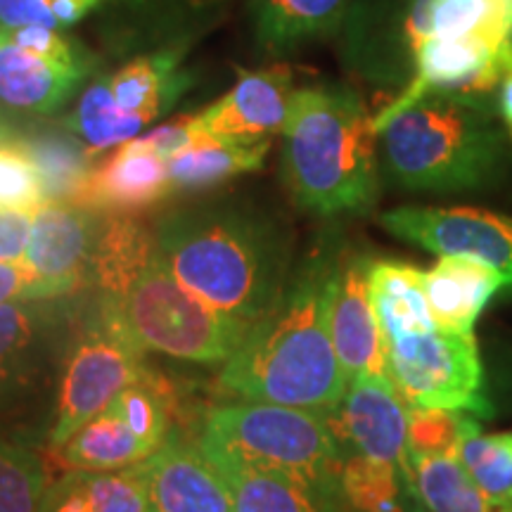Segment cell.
Segmentation results:
<instances>
[{
  "label": "cell",
  "mask_w": 512,
  "mask_h": 512,
  "mask_svg": "<svg viewBox=\"0 0 512 512\" xmlns=\"http://www.w3.org/2000/svg\"><path fill=\"white\" fill-rule=\"evenodd\" d=\"M268 150H271V140L242 145L197 136L188 150L166 159L171 188L174 192L209 190L235 176L252 174L264 166Z\"/></svg>",
  "instance_id": "cb8c5ba5"
},
{
  "label": "cell",
  "mask_w": 512,
  "mask_h": 512,
  "mask_svg": "<svg viewBox=\"0 0 512 512\" xmlns=\"http://www.w3.org/2000/svg\"><path fill=\"white\" fill-rule=\"evenodd\" d=\"M157 448L140 441L110 408L74 432L67 444L55 448L64 470H124L150 458Z\"/></svg>",
  "instance_id": "d4e9b609"
},
{
  "label": "cell",
  "mask_w": 512,
  "mask_h": 512,
  "mask_svg": "<svg viewBox=\"0 0 512 512\" xmlns=\"http://www.w3.org/2000/svg\"><path fill=\"white\" fill-rule=\"evenodd\" d=\"M171 406H174V399L166 392L164 380L145 370V375L136 384L126 387L107 408L140 441L159 448L171 434Z\"/></svg>",
  "instance_id": "f546056e"
},
{
  "label": "cell",
  "mask_w": 512,
  "mask_h": 512,
  "mask_svg": "<svg viewBox=\"0 0 512 512\" xmlns=\"http://www.w3.org/2000/svg\"><path fill=\"white\" fill-rule=\"evenodd\" d=\"M370 256L339 252L328 287V328L347 382L387 375V344L370 297Z\"/></svg>",
  "instance_id": "5bb4252c"
},
{
  "label": "cell",
  "mask_w": 512,
  "mask_h": 512,
  "mask_svg": "<svg viewBox=\"0 0 512 512\" xmlns=\"http://www.w3.org/2000/svg\"><path fill=\"white\" fill-rule=\"evenodd\" d=\"M24 27H46L60 31L46 0H0V31Z\"/></svg>",
  "instance_id": "74e56055"
},
{
  "label": "cell",
  "mask_w": 512,
  "mask_h": 512,
  "mask_svg": "<svg viewBox=\"0 0 512 512\" xmlns=\"http://www.w3.org/2000/svg\"><path fill=\"white\" fill-rule=\"evenodd\" d=\"M200 451L228 484L233 512H342L335 491L254 467L207 441H200Z\"/></svg>",
  "instance_id": "ffe728a7"
},
{
  "label": "cell",
  "mask_w": 512,
  "mask_h": 512,
  "mask_svg": "<svg viewBox=\"0 0 512 512\" xmlns=\"http://www.w3.org/2000/svg\"><path fill=\"white\" fill-rule=\"evenodd\" d=\"M387 174L406 190L465 192L494 183L505 162V128L482 95L425 93L375 114Z\"/></svg>",
  "instance_id": "277c9868"
},
{
  "label": "cell",
  "mask_w": 512,
  "mask_h": 512,
  "mask_svg": "<svg viewBox=\"0 0 512 512\" xmlns=\"http://www.w3.org/2000/svg\"><path fill=\"white\" fill-rule=\"evenodd\" d=\"M38 512H152L138 465L124 470H67L46 486Z\"/></svg>",
  "instance_id": "7402d4cb"
},
{
  "label": "cell",
  "mask_w": 512,
  "mask_h": 512,
  "mask_svg": "<svg viewBox=\"0 0 512 512\" xmlns=\"http://www.w3.org/2000/svg\"><path fill=\"white\" fill-rule=\"evenodd\" d=\"M475 415L444 408H408V453L411 458H458L463 439L479 430Z\"/></svg>",
  "instance_id": "1f68e13d"
},
{
  "label": "cell",
  "mask_w": 512,
  "mask_h": 512,
  "mask_svg": "<svg viewBox=\"0 0 512 512\" xmlns=\"http://www.w3.org/2000/svg\"><path fill=\"white\" fill-rule=\"evenodd\" d=\"M496 112L501 117V124L512 140V46L505 50L501 81L496 88Z\"/></svg>",
  "instance_id": "f35d334b"
},
{
  "label": "cell",
  "mask_w": 512,
  "mask_h": 512,
  "mask_svg": "<svg viewBox=\"0 0 512 512\" xmlns=\"http://www.w3.org/2000/svg\"><path fill=\"white\" fill-rule=\"evenodd\" d=\"M143 143L150 147L152 152H157L159 157L171 159L176 157L178 152L188 150V147L197 140L195 124H192V114L188 117H176L166 124L152 128L145 136H138Z\"/></svg>",
  "instance_id": "d590c367"
},
{
  "label": "cell",
  "mask_w": 512,
  "mask_h": 512,
  "mask_svg": "<svg viewBox=\"0 0 512 512\" xmlns=\"http://www.w3.org/2000/svg\"><path fill=\"white\" fill-rule=\"evenodd\" d=\"M152 512H233L228 484L181 434L171 432L164 444L138 463Z\"/></svg>",
  "instance_id": "ac0fdd59"
},
{
  "label": "cell",
  "mask_w": 512,
  "mask_h": 512,
  "mask_svg": "<svg viewBox=\"0 0 512 512\" xmlns=\"http://www.w3.org/2000/svg\"><path fill=\"white\" fill-rule=\"evenodd\" d=\"M370 297L384 344L437 328L422 287V271L411 264L392 259L370 261Z\"/></svg>",
  "instance_id": "603a6c76"
},
{
  "label": "cell",
  "mask_w": 512,
  "mask_h": 512,
  "mask_svg": "<svg viewBox=\"0 0 512 512\" xmlns=\"http://www.w3.org/2000/svg\"><path fill=\"white\" fill-rule=\"evenodd\" d=\"M183 57V48H164L126 62L114 74L98 76L88 83L62 126L91 155L138 138L147 124L169 112L188 91L192 79L181 69Z\"/></svg>",
  "instance_id": "ba28073f"
},
{
  "label": "cell",
  "mask_w": 512,
  "mask_h": 512,
  "mask_svg": "<svg viewBox=\"0 0 512 512\" xmlns=\"http://www.w3.org/2000/svg\"><path fill=\"white\" fill-rule=\"evenodd\" d=\"M503 512H512V510L510 508H503Z\"/></svg>",
  "instance_id": "ab89813d"
},
{
  "label": "cell",
  "mask_w": 512,
  "mask_h": 512,
  "mask_svg": "<svg viewBox=\"0 0 512 512\" xmlns=\"http://www.w3.org/2000/svg\"><path fill=\"white\" fill-rule=\"evenodd\" d=\"M349 3L351 0H249V10L261 46L290 50L335 29Z\"/></svg>",
  "instance_id": "484cf974"
},
{
  "label": "cell",
  "mask_w": 512,
  "mask_h": 512,
  "mask_svg": "<svg viewBox=\"0 0 512 512\" xmlns=\"http://www.w3.org/2000/svg\"><path fill=\"white\" fill-rule=\"evenodd\" d=\"M339 252L306 256L280 304L247 332L223 363L221 387L256 403L332 413L347 394V375L328 328V287Z\"/></svg>",
  "instance_id": "7a4b0ae2"
},
{
  "label": "cell",
  "mask_w": 512,
  "mask_h": 512,
  "mask_svg": "<svg viewBox=\"0 0 512 512\" xmlns=\"http://www.w3.org/2000/svg\"><path fill=\"white\" fill-rule=\"evenodd\" d=\"M200 441L254 467L339 494V475L347 458L339 451L328 413L256 401L226 403L207 413Z\"/></svg>",
  "instance_id": "5b68a950"
},
{
  "label": "cell",
  "mask_w": 512,
  "mask_h": 512,
  "mask_svg": "<svg viewBox=\"0 0 512 512\" xmlns=\"http://www.w3.org/2000/svg\"><path fill=\"white\" fill-rule=\"evenodd\" d=\"M294 74L287 64L240 72L230 91L200 114H192L197 136L254 145L283 133L294 98Z\"/></svg>",
  "instance_id": "2e32d148"
},
{
  "label": "cell",
  "mask_w": 512,
  "mask_h": 512,
  "mask_svg": "<svg viewBox=\"0 0 512 512\" xmlns=\"http://www.w3.org/2000/svg\"><path fill=\"white\" fill-rule=\"evenodd\" d=\"M112 302L145 351L197 366L226 363L249 332L185 290L157 252Z\"/></svg>",
  "instance_id": "52a82bcc"
},
{
  "label": "cell",
  "mask_w": 512,
  "mask_h": 512,
  "mask_svg": "<svg viewBox=\"0 0 512 512\" xmlns=\"http://www.w3.org/2000/svg\"><path fill=\"white\" fill-rule=\"evenodd\" d=\"M413 489L432 512H494L498 505L479 489L460 458H411Z\"/></svg>",
  "instance_id": "83f0119b"
},
{
  "label": "cell",
  "mask_w": 512,
  "mask_h": 512,
  "mask_svg": "<svg viewBox=\"0 0 512 512\" xmlns=\"http://www.w3.org/2000/svg\"><path fill=\"white\" fill-rule=\"evenodd\" d=\"M394 238L437 256H470L512 287V216L472 207H401L380 216Z\"/></svg>",
  "instance_id": "8fae6325"
},
{
  "label": "cell",
  "mask_w": 512,
  "mask_h": 512,
  "mask_svg": "<svg viewBox=\"0 0 512 512\" xmlns=\"http://www.w3.org/2000/svg\"><path fill=\"white\" fill-rule=\"evenodd\" d=\"M93 55L76 38L57 50L17 46L0 31V102L29 114H57L93 72Z\"/></svg>",
  "instance_id": "4fadbf2b"
},
{
  "label": "cell",
  "mask_w": 512,
  "mask_h": 512,
  "mask_svg": "<svg viewBox=\"0 0 512 512\" xmlns=\"http://www.w3.org/2000/svg\"><path fill=\"white\" fill-rule=\"evenodd\" d=\"M145 370V349L112 299L95 292L83 306H74L48 437L53 451L136 384Z\"/></svg>",
  "instance_id": "8992f818"
},
{
  "label": "cell",
  "mask_w": 512,
  "mask_h": 512,
  "mask_svg": "<svg viewBox=\"0 0 512 512\" xmlns=\"http://www.w3.org/2000/svg\"><path fill=\"white\" fill-rule=\"evenodd\" d=\"M34 164L46 200L76 202L91 176V152L72 133H48L15 145Z\"/></svg>",
  "instance_id": "4316f807"
},
{
  "label": "cell",
  "mask_w": 512,
  "mask_h": 512,
  "mask_svg": "<svg viewBox=\"0 0 512 512\" xmlns=\"http://www.w3.org/2000/svg\"><path fill=\"white\" fill-rule=\"evenodd\" d=\"M422 287L439 330L475 335L477 318L503 290L505 278L470 256H439L430 271H422Z\"/></svg>",
  "instance_id": "44dd1931"
},
{
  "label": "cell",
  "mask_w": 512,
  "mask_h": 512,
  "mask_svg": "<svg viewBox=\"0 0 512 512\" xmlns=\"http://www.w3.org/2000/svg\"><path fill=\"white\" fill-rule=\"evenodd\" d=\"M157 254L211 309L252 330L290 285V242L259 209L211 202L166 211L155 223Z\"/></svg>",
  "instance_id": "6da1fadb"
},
{
  "label": "cell",
  "mask_w": 512,
  "mask_h": 512,
  "mask_svg": "<svg viewBox=\"0 0 512 512\" xmlns=\"http://www.w3.org/2000/svg\"><path fill=\"white\" fill-rule=\"evenodd\" d=\"M31 221L29 209H0V261L27 259Z\"/></svg>",
  "instance_id": "e575fe53"
},
{
  "label": "cell",
  "mask_w": 512,
  "mask_h": 512,
  "mask_svg": "<svg viewBox=\"0 0 512 512\" xmlns=\"http://www.w3.org/2000/svg\"><path fill=\"white\" fill-rule=\"evenodd\" d=\"M375 140V117L354 88L339 83L297 88L280 157L292 200L323 219L373 209Z\"/></svg>",
  "instance_id": "3957f363"
},
{
  "label": "cell",
  "mask_w": 512,
  "mask_h": 512,
  "mask_svg": "<svg viewBox=\"0 0 512 512\" xmlns=\"http://www.w3.org/2000/svg\"><path fill=\"white\" fill-rule=\"evenodd\" d=\"M41 302L38 275L27 261H0V304Z\"/></svg>",
  "instance_id": "8d00e7d4"
},
{
  "label": "cell",
  "mask_w": 512,
  "mask_h": 512,
  "mask_svg": "<svg viewBox=\"0 0 512 512\" xmlns=\"http://www.w3.org/2000/svg\"><path fill=\"white\" fill-rule=\"evenodd\" d=\"M328 415L339 441H349L361 456L394 465L413 486L408 406L387 375L354 377L342 403Z\"/></svg>",
  "instance_id": "9a60e30c"
},
{
  "label": "cell",
  "mask_w": 512,
  "mask_h": 512,
  "mask_svg": "<svg viewBox=\"0 0 512 512\" xmlns=\"http://www.w3.org/2000/svg\"><path fill=\"white\" fill-rule=\"evenodd\" d=\"M46 486L41 458L0 437V512H38Z\"/></svg>",
  "instance_id": "d6a6232c"
},
{
  "label": "cell",
  "mask_w": 512,
  "mask_h": 512,
  "mask_svg": "<svg viewBox=\"0 0 512 512\" xmlns=\"http://www.w3.org/2000/svg\"><path fill=\"white\" fill-rule=\"evenodd\" d=\"M403 482L406 479L394 465L356 453L344 460L339 494L356 512H401Z\"/></svg>",
  "instance_id": "f1b7e54d"
},
{
  "label": "cell",
  "mask_w": 512,
  "mask_h": 512,
  "mask_svg": "<svg viewBox=\"0 0 512 512\" xmlns=\"http://www.w3.org/2000/svg\"><path fill=\"white\" fill-rule=\"evenodd\" d=\"M387 377L408 408H444L477 418L494 413L484 392L475 335L434 328L387 342Z\"/></svg>",
  "instance_id": "9c48e42d"
},
{
  "label": "cell",
  "mask_w": 512,
  "mask_h": 512,
  "mask_svg": "<svg viewBox=\"0 0 512 512\" xmlns=\"http://www.w3.org/2000/svg\"><path fill=\"white\" fill-rule=\"evenodd\" d=\"M460 463L470 472L479 489L498 508L512 505V432L482 434L470 432L458 453Z\"/></svg>",
  "instance_id": "4dcf8cb0"
},
{
  "label": "cell",
  "mask_w": 512,
  "mask_h": 512,
  "mask_svg": "<svg viewBox=\"0 0 512 512\" xmlns=\"http://www.w3.org/2000/svg\"><path fill=\"white\" fill-rule=\"evenodd\" d=\"M408 48L441 43L491 62L512 46V0H411Z\"/></svg>",
  "instance_id": "e0dca14e"
},
{
  "label": "cell",
  "mask_w": 512,
  "mask_h": 512,
  "mask_svg": "<svg viewBox=\"0 0 512 512\" xmlns=\"http://www.w3.org/2000/svg\"><path fill=\"white\" fill-rule=\"evenodd\" d=\"M72 313L64 299L0 304V418L29 408L60 373Z\"/></svg>",
  "instance_id": "30bf717a"
},
{
  "label": "cell",
  "mask_w": 512,
  "mask_h": 512,
  "mask_svg": "<svg viewBox=\"0 0 512 512\" xmlns=\"http://www.w3.org/2000/svg\"><path fill=\"white\" fill-rule=\"evenodd\" d=\"M46 202L43 183L34 164L29 162L15 143H0V209H29Z\"/></svg>",
  "instance_id": "836d02e7"
},
{
  "label": "cell",
  "mask_w": 512,
  "mask_h": 512,
  "mask_svg": "<svg viewBox=\"0 0 512 512\" xmlns=\"http://www.w3.org/2000/svg\"><path fill=\"white\" fill-rule=\"evenodd\" d=\"M102 214L74 202L46 200L34 209L27 264L43 299H72L91 287V266Z\"/></svg>",
  "instance_id": "7c38bea8"
},
{
  "label": "cell",
  "mask_w": 512,
  "mask_h": 512,
  "mask_svg": "<svg viewBox=\"0 0 512 512\" xmlns=\"http://www.w3.org/2000/svg\"><path fill=\"white\" fill-rule=\"evenodd\" d=\"M171 192L166 159L133 138L91 171L74 204L98 214H138L164 202Z\"/></svg>",
  "instance_id": "d6986e66"
}]
</instances>
